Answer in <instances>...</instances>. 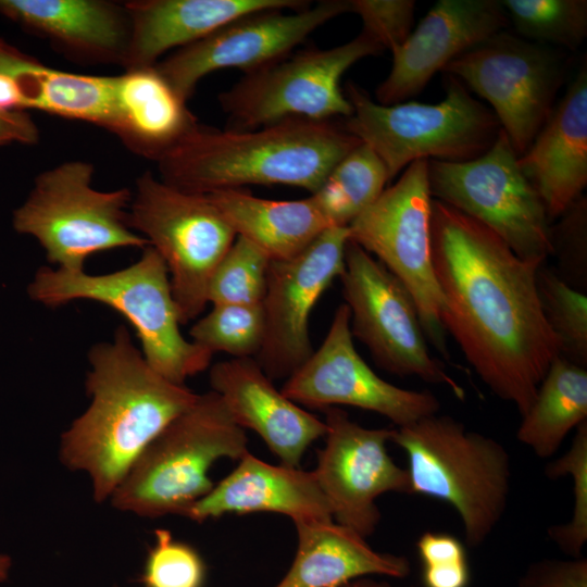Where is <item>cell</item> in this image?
Wrapping results in <instances>:
<instances>
[{"label": "cell", "instance_id": "6da1fadb", "mask_svg": "<svg viewBox=\"0 0 587 587\" xmlns=\"http://www.w3.org/2000/svg\"><path fill=\"white\" fill-rule=\"evenodd\" d=\"M432 261L440 319L483 383L523 416L560 344L540 305L536 274L490 228L432 201Z\"/></svg>", "mask_w": 587, "mask_h": 587}, {"label": "cell", "instance_id": "7a4b0ae2", "mask_svg": "<svg viewBox=\"0 0 587 587\" xmlns=\"http://www.w3.org/2000/svg\"><path fill=\"white\" fill-rule=\"evenodd\" d=\"M88 409L62 435L60 458L86 472L98 502L111 498L143 450L198 398L158 374L125 326L88 352Z\"/></svg>", "mask_w": 587, "mask_h": 587}, {"label": "cell", "instance_id": "3957f363", "mask_svg": "<svg viewBox=\"0 0 587 587\" xmlns=\"http://www.w3.org/2000/svg\"><path fill=\"white\" fill-rule=\"evenodd\" d=\"M360 143L332 121L291 117L245 130L198 124L157 163L163 182L190 192L280 184L313 193Z\"/></svg>", "mask_w": 587, "mask_h": 587}, {"label": "cell", "instance_id": "277c9868", "mask_svg": "<svg viewBox=\"0 0 587 587\" xmlns=\"http://www.w3.org/2000/svg\"><path fill=\"white\" fill-rule=\"evenodd\" d=\"M27 294L46 307L83 299L121 313L136 330L147 363L172 383L184 385L212 360L210 351L183 336L166 265L150 246L135 263L108 274L41 266Z\"/></svg>", "mask_w": 587, "mask_h": 587}, {"label": "cell", "instance_id": "5b68a950", "mask_svg": "<svg viewBox=\"0 0 587 587\" xmlns=\"http://www.w3.org/2000/svg\"><path fill=\"white\" fill-rule=\"evenodd\" d=\"M391 441L408 457L411 495L450 504L466 544L476 548L504 514L511 480L510 457L497 440L467 430L449 415L433 414L392 430Z\"/></svg>", "mask_w": 587, "mask_h": 587}, {"label": "cell", "instance_id": "8992f818", "mask_svg": "<svg viewBox=\"0 0 587 587\" xmlns=\"http://www.w3.org/2000/svg\"><path fill=\"white\" fill-rule=\"evenodd\" d=\"M246 432L214 391L172 421L136 460L111 496L112 504L140 516L183 515L214 487L211 466L239 460L248 450Z\"/></svg>", "mask_w": 587, "mask_h": 587}, {"label": "cell", "instance_id": "52a82bcc", "mask_svg": "<svg viewBox=\"0 0 587 587\" xmlns=\"http://www.w3.org/2000/svg\"><path fill=\"white\" fill-rule=\"evenodd\" d=\"M446 83V97L436 104L391 105L374 101L352 82L346 84L352 114L342 125L379 157L389 180L414 161H470L496 141L501 126L491 109L457 77L447 75Z\"/></svg>", "mask_w": 587, "mask_h": 587}, {"label": "cell", "instance_id": "ba28073f", "mask_svg": "<svg viewBox=\"0 0 587 587\" xmlns=\"http://www.w3.org/2000/svg\"><path fill=\"white\" fill-rule=\"evenodd\" d=\"M93 173V165L82 160L46 170L13 211L14 230L35 238L58 268L80 271L95 253L149 246L127 224L130 190H97Z\"/></svg>", "mask_w": 587, "mask_h": 587}, {"label": "cell", "instance_id": "9c48e42d", "mask_svg": "<svg viewBox=\"0 0 587 587\" xmlns=\"http://www.w3.org/2000/svg\"><path fill=\"white\" fill-rule=\"evenodd\" d=\"M127 224L163 259L180 323L200 315L212 274L236 239L209 197L146 172L136 180Z\"/></svg>", "mask_w": 587, "mask_h": 587}, {"label": "cell", "instance_id": "30bf717a", "mask_svg": "<svg viewBox=\"0 0 587 587\" xmlns=\"http://www.w3.org/2000/svg\"><path fill=\"white\" fill-rule=\"evenodd\" d=\"M384 49L367 34L333 48L309 47L246 73L218 95L232 129H254L291 117L345 118L352 107L340 87L355 62Z\"/></svg>", "mask_w": 587, "mask_h": 587}, {"label": "cell", "instance_id": "8fae6325", "mask_svg": "<svg viewBox=\"0 0 587 587\" xmlns=\"http://www.w3.org/2000/svg\"><path fill=\"white\" fill-rule=\"evenodd\" d=\"M500 129L482 155L464 162L428 160L432 198L480 222L522 260L544 264L552 254L551 221Z\"/></svg>", "mask_w": 587, "mask_h": 587}, {"label": "cell", "instance_id": "7c38bea8", "mask_svg": "<svg viewBox=\"0 0 587 587\" xmlns=\"http://www.w3.org/2000/svg\"><path fill=\"white\" fill-rule=\"evenodd\" d=\"M428 160L409 164L349 226V239L378 260L412 296L426 336L449 360L432 261Z\"/></svg>", "mask_w": 587, "mask_h": 587}, {"label": "cell", "instance_id": "4fadbf2b", "mask_svg": "<svg viewBox=\"0 0 587 587\" xmlns=\"http://www.w3.org/2000/svg\"><path fill=\"white\" fill-rule=\"evenodd\" d=\"M485 99L521 157L549 118L563 84L562 53L502 30L444 70Z\"/></svg>", "mask_w": 587, "mask_h": 587}, {"label": "cell", "instance_id": "5bb4252c", "mask_svg": "<svg viewBox=\"0 0 587 587\" xmlns=\"http://www.w3.org/2000/svg\"><path fill=\"white\" fill-rule=\"evenodd\" d=\"M339 278L351 335L380 369L447 386L457 398H464L463 388L430 354L414 300L394 274L349 239Z\"/></svg>", "mask_w": 587, "mask_h": 587}, {"label": "cell", "instance_id": "9a60e30c", "mask_svg": "<svg viewBox=\"0 0 587 587\" xmlns=\"http://www.w3.org/2000/svg\"><path fill=\"white\" fill-rule=\"evenodd\" d=\"M286 11L273 9L239 16L154 65L188 101L199 80L211 72L235 67L246 74L282 59L316 28L351 12V5L350 0H324Z\"/></svg>", "mask_w": 587, "mask_h": 587}, {"label": "cell", "instance_id": "2e32d148", "mask_svg": "<svg viewBox=\"0 0 587 587\" xmlns=\"http://www.w3.org/2000/svg\"><path fill=\"white\" fill-rule=\"evenodd\" d=\"M280 390L299 405L321 410L355 407L380 414L397 427L436 414L440 409L433 392L395 386L367 365L354 347L350 311L345 303L336 309L320 348L286 379Z\"/></svg>", "mask_w": 587, "mask_h": 587}, {"label": "cell", "instance_id": "e0dca14e", "mask_svg": "<svg viewBox=\"0 0 587 587\" xmlns=\"http://www.w3.org/2000/svg\"><path fill=\"white\" fill-rule=\"evenodd\" d=\"M348 241V227H328L298 255L270 262L262 301L264 339L254 360L272 380L287 379L313 353L309 320L341 275Z\"/></svg>", "mask_w": 587, "mask_h": 587}, {"label": "cell", "instance_id": "ac0fdd59", "mask_svg": "<svg viewBox=\"0 0 587 587\" xmlns=\"http://www.w3.org/2000/svg\"><path fill=\"white\" fill-rule=\"evenodd\" d=\"M323 411L325 446L317 452L314 475L333 520L366 538L380 521L379 496L411 495L407 469L397 465L387 451L394 428L363 427L337 407Z\"/></svg>", "mask_w": 587, "mask_h": 587}, {"label": "cell", "instance_id": "d6986e66", "mask_svg": "<svg viewBox=\"0 0 587 587\" xmlns=\"http://www.w3.org/2000/svg\"><path fill=\"white\" fill-rule=\"evenodd\" d=\"M509 24L498 0H439L391 50V70L375 90L376 102L391 105L415 97L437 72Z\"/></svg>", "mask_w": 587, "mask_h": 587}, {"label": "cell", "instance_id": "ffe728a7", "mask_svg": "<svg viewBox=\"0 0 587 587\" xmlns=\"http://www.w3.org/2000/svg\"><path fill=\"white\" fill-rule=\"evenodd\" d=\"M212 391L233 420L258 434L280 464L299 467L326 424L287 398L253 358H233L210 370Z\"/></svg>", "mask_w": 587, "mask_h": 587}, {"label": "cell", "instance_id": "44dd1931", "mask_svg": "<svg viewBox=\"0 0 587 587\" xmlns=\"http://www.w3.org/2000/svg\"><path fill=\"white\" fill-rule=\"evenodd\" d=\"M517 162L539 193L551 222L583 196L587 186L586 59Z\"/></svg>", "mask_w": 587, "mask_h": 587}, {"label": "cell", "instance_id": "7402d4cb", "mask_svg": "<svg viewBox=\"0 0 587 587\" xmlns=\"http://www.w3.org/2000/svg\"><path fill=\"white\" fill-rule=\"evenodd\" d=\"M279 513L294 523L333 521L332 510L313 471L274 465L249 451L211 491L184 514L203 522L225 514Z\"/></svg>", "mask_w": 587, "mask_h": 587}, {"label": "cell", "instance_id": "603a6c76", "mask_svg": "<svg viewBox=\"0 0 587 587\" xmlns=\"http://www.w3.org/2000/svg\"><path fill=\"white\" fill-rule=\"evenodd\" d=\"M0 15L74 59L124 65L130 21L125 4L103 0H0Z\"/></svg>", "mask_w": 587, "mask_h": 587}, {"label": "cell", "instance_id": "cb8c5ba5", "mask_svg": "<svg viewBox=\"0 0 587 587\" xmlns=\"http://www.w3.org/2000/svg\"><path fill=\"white\" fill-rule=\"evenodd\" d=\"M42 111L109 129L111 76L60 71L0 38V113Z\"/></svg>", "mask_w": 587, "mask_h": 587}, {"label": "cell", "instance_id": "d4e9b609", "mask_svg": "<svg viewBox=\"0 0 587 587\" xmlns=\"http://www.w3.org/2000/svg\"><path fill=\"white\" fill-rule=\"evenodd\" d=\"M301 0H136L125 2L130 41L124 68L152 66L172 49H179L222 25L264 10H300Z\"/></svg>", "mask_w": 587, "mask_h": 587}, {"label": "cell", "instance_id": "484cf974", "mask_svg": "<svg viewBox=\"0 0 587 587\" xmlns=\"http://www.w3.org/2000/svg\"><path fill=\"white\" fill-rule=\"evenodd\" d=\"M111 86L108 130L137 154L157 162L199 124L187 101L155 65L111 76Z\"/></svg>", "mask_w": 587, "mask_h": 587}, {"label": "cell", "instance_id": "4316f807", "mask_svg": "<svg viewBox=\"0 0 587 587\" xmlns=\"http://www.w3.org/2000/svg\"><path fill=\"white\" fill-rule=\"evenodd\" d=\"M294 524L296 555L274 587H342L371 575L404 578L411 573L405 557L374 550L363 536L334 520Z\"/></svg>", "mask_w": 587, "mask_h": 587}, {"label": "cell", "instance_id": "83f0119b", "mask_svg": "<svg viewBox=\"0 0 587 587\" xmlns=\"http://www.w3.org/2000/svg\"><path fill=\"white\" fill-rule=\"evenodd\" d=\"M236 236L259 248L270 261L291 259L329 226L310 196L272 200L241 188L207 193Z\"/></svg>", "mask_w": 587, "mask_h": 587}, {"label": "cell", "instance_id": "f1b7e54d", "mask_svg": "<svg viewBox=\"0 0 587 587\" xmlns=\"http://www.w3.org/2000/svg\"><path fill=\"white\" fill-rule=\"evenodd\" d=\"M587 421V370L555 357L522 416L519 441L540 458L553 455L567 434Z\"/></svg>", "mask_w": 587, "mask_h": 587}, {"label": "cell", "instance_id": "f546056e", "mask_svg": "<svg viewBox=\"0 0 587 587\" xmlns=\"http://www.w3.org/2000/svg\"><path fill=\"white\" fill-rule=\"evenodd\" d=\"M388 182L383 161L361 142L329 171L310 198L329 227H348L376 201Z\"/></svg>", "mask_w": 587, "mask_h": 587}, {"label": "cell", "instance_id": "4dcf8cb0", "mask_svg": "<svg viewBox=\"0 0 587 587\" xmlns=\"http://www.w3.org/2000/svg\"><path fill=\"white\" fill-rule=\"evenodd\" d=\"M519 35L537 43L576 50L587 36L586 0H502Z\"/></svg>", "mask_w": 587, "mask_h": 587}, {"label": "cell", "instance_id": "1f68e13d", "mask_svg": "<svg viewBox=\"0 0 587 587\" xmlns=\"http://www.w3.org/2000/svg\"><path fill=\"white\" fill-rule=\"evenodd\" d=\"M536 284L544 316L560 344L559 355L586 369V295L544 265L537 271Z\"/></svg>", "mask_w": 587, "mask_h": 587}, {"label": "cell", "instance_id": "d6a6232c", "mask_svg": "<svg viewBox=\"0 0 587 587\" xmlns=\"http://www.w3.org/2000/svg\"><path fill=\"white\" fill-rule=\"evenodd\" d=\"M265 332L261 304H214L190 328L191 341L210 351L233 358H255Z\"/></svg>", "mask_w": 587, "mask_h": 587}, {"label": "cell", "instance_id": "836d02e7", "mask_svg": "<svg viewBox=\"0 0 587 587\" xmlns=\"http://www.w3.org/2000/svg\"><path fill=\"white\" fill-rule=\"evenodd\" d=\"M270 262L259 248L236 236L212 274L208 302L213 305L261 304Z\"/></svg>", "mask_w": 587, "mask_h": 587}, {"label": "cell", "instance_id": "e575fe53", "mask_svg": "<svg viewBox=\"0 0 587 587\" xmlns=\"http://www.w3.org/2000/svg\"><path fill=\"white\" fill-rule=\"evenodd\" d=\"M545 473L548 478L572 476V516L567 523L550 527L548 536L563 552L578 558L587 541V421L576 427L570 449L550 462Z\"/></svg>", "mask_w": 587, "mask_h": 587}, {"label": "cell", "instance_id": "d590c367", "mask_svg": "<svg viewBox=\"0 0 587 587\" xmlns=\"http://www.w3.org/2000/svg\"><path fill=\"white\" fill-rule=\"evenodd\" d=\"M154 536L138 578L142 587H204L207 565L198 550L164 528Z\"/></svg>", "mask_w": 587, "mask_h": 587}, {"label": "cell", "instance_id": "8d00e7d4", "mask_svg": "<svg viewBox=\"0 0 587 587\" xmlns=\"http://www.w3.org/2000/svg\"><path fill=\"white\" fill-rule=\"evenodd\" d=\"M423 587H469L471 571L462 542L450 534L425 532L416 542Z\"/></svg>", "mask_w": 587, "mask_h": 587}, {"label": "cell", "instance_id": "74e56055", "mask_svg": "<svg viewBox=\"0 0 587 587\" xmlns=\"http://www.w3.org/2000/svg\"><path fill=\"white\" fill-rule=\"evenodd\" d=\"M350 5L362 21V32L384 50L400 46L412 32L414 0H350Z\"/></svg>", "mask_w": 587, "mask_h": 587}, {"label": "cell", "instance_id": "f35d334b", "mask_svg": "<svg viewBox=\"0 0 587 587\" xmlns=\"http://www.w3.org/2000/svg\"><path fill=\"white\" fill-rule=\"evenodd\" d=\"M551 225L552 254L559 259L566 283L586 284L587 198L583 195ZM551 254V255H552Z\"/></svg>", "mask_w": 587, "mask_h": 587}, {"label": "cell", "instance_id": "ab89813d", "mask_svg": "<svg viewBox=\"0 0 587 587\" xmlns=\"http://www.w3.org/2000/svg\"><path fill=\"white\" fill-rule=\"evenodd\" d=\"M517 587H587V560L545 559L528 565Z\"/></svg>", "mask_w": 587, "mask_h": 587}, {"label": "cell", "instance_id": "60d3db41", "mask_svg": "<svg viewBox=\"0 0 587 587\" xmlns=\"http://www.w3.org/2000/svg\"><path fill=\"white\" fill-rule=\"evenodd\" d=\"M39 129L27 112L0 113V146L35 145Z\"/></svg>", "mask_w": 587, "mask_h": 587}, {"label": "cell", "instance_id": "b9f144b4", "mask_svg": "<svg viewBox=\"0 0 587 587\" xmlns=\"http://www.w3.org/2000/svg\"><path fill=\"white\" fill-rule=\"evenodd\" d=\"M342 587H394L386 580H376L369 577L354 579Z\"/></svg>", "mask_w": 587, "mask_h": 587}, {"label": "cell", "instance_id": "7bdbcfd3", "mask_svg": "<svg viewBox=\"0 0 587 587\" xmlns=\"http://www.w3.org/2000/svg\"><path fill=\"white\" fill-rule=\"evenodd\" d=\"M11 566V558L7 554L0 553V583H3L8 579Z\"/></svg>", "mask_w": 587, "mask_h": 587}]
</instances>
